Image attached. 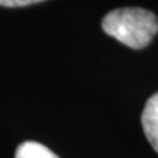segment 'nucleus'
I'll return each instance as SVG.
<instances>
[{
	"label": "nucleus",
	"instance_id": "obj_4",
	"mask_svg": "<svg viewBox=\"0 0 158 158\" xmlns=\"http://www.w3.org/2000/svg\"><path fill=\"white\" fill-rule=\"evenodd\" d=\"M45 0H0V6L2 7H8V8H13V7H27L31 4H36V3H41Z\"/></svg>",
	"mask_w": 158,
	"mask_h": 158
},
{
	"label": "nucleus",
	"instance_id": "obj_3",
	"mask_svg": "<svg viewBox=\"0 0 158 158\" xmlns=\"http://www.w3.org/2000/svg\"><path fill=\"white\" fill-rule=\"evenodd\" d=\"M15 158H59L57 154L48 149L42 144L34 141H27L23 142L17 148Z\"/></svg>",
	"mask_w": 158,
	"mask_h": 158
},
{
	"label": "nucleus",
	"instance_id": "obj_1",
	"mask_svg": "<svg viewBox=\"0 0 158 158\" xmlns=\"http://www.w3.org/2000/svg\"><path fill=\"white\" fill-rule=\"evenodd\" d=\"M102 27L108 36L132 49L148 46L158 32V20L144 8H117L107 13Z\"/></svg>",
	"mask_w": 158,
	"mask_h": 158
},
{
	"label": "nucleus",
	"instance_id": "obj_2",
	"mask_svg": "<svg viewBox=\"0 0 158 158\" xmlns=\"http://www.w3.org/2000/svg\"><path fill=\"white\" fill-rule=\"evenodd\" d=\"M142 129L157 153H158V92L148 99L141 116Z\"/></svg>",
	"mask_w": 158,
	"mask_h": 158
}]
</instances>
